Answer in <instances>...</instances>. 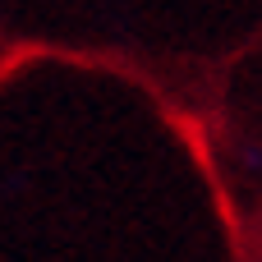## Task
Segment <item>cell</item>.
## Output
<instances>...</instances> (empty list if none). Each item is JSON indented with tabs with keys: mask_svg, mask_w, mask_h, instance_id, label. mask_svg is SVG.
Listing matches in <instances>:
<instances>
[{
	"mask_svg": "<svg viewBox=\"0 0 262 262\" xmlns=\"http://www.w3.org/2000/svg\"><path fill=\"white\" fill-rule=\"evenodd\" d=\"M235 161H239V166H249V170L258 175V170H262V147H253V143H239V147H235Z\"/></svg>",
	"mask_w": 262,
	"mask_h": 262,
	"instance_id": "1",
	"label": "cell"
}]
</instances>
